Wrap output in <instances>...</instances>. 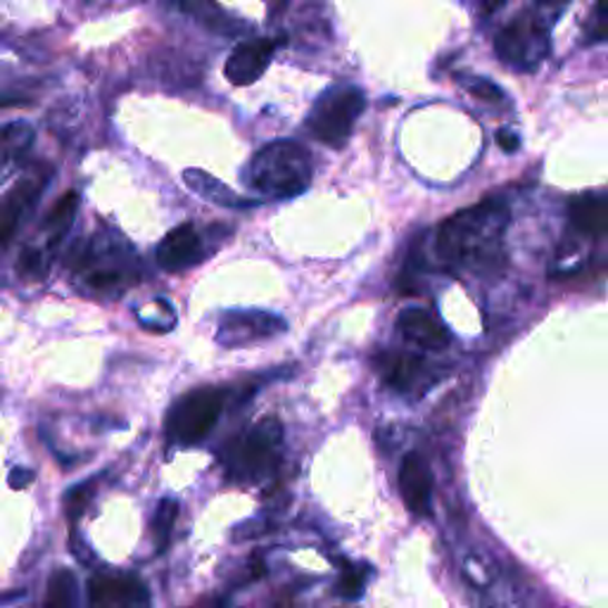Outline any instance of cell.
<instances>
[{
  "mask_svg": "<svg viewBox=\"0 0 608 608\" xmlns=\"http://www.w3.org/2000/svg\"><path fill=\"white\" fill-rule=\"evenodd\" d=\"M96 490H98V478L84 480V482H79V486H75V488H71L65 494V511H67L69 521H77V518L86 511V507L91 504V499H94Z\"/></svg>",
  "mask_w": 608,
  "mask_h": 608,
  "instance_id": "obj_21",
  "label": "cell"
},
{
  "mask_svg": "<svg viewBox=\"0 0 608 608\" xmlns=\"http://www.w3.org/2000/svg\"><path fill=\"white\" fill-rule=\"evenodd\" d=\"M568 219L578 234L587 238H601L608 234V195L585 193L570 200Z\"/></svg>",
  "mask_w": 608,
  "mask_h": 608,
  "instance_id": "obj_16",
  "label": "cell"
},
{
  "mask_svg": "<svg viewBox=\"0 0 608 608\" xmlns=\"http://www.w3.org/2000/svg\"><path fill=\"white\" fill-rule=\"evenodd\" d=\"M509 0H480V10L482 14H494L497 10H502Z\"/></svg>",
  "mask_w": 608,
  "mask_h": 608,
  "instance_id": "obj_27",
  "label": "cell"
},
{
  "mask_svg": "<svg viewBox=\"0 0 608 608\" xmlns=\"http://www.w3.org/2000/svg\"><path fill=\"white\" fill-rule=\"evenodd\" d=\"M511 212L502 198H488L461 209L438 228V257L454 269H488L502 257Z\"/></svg>",
  "mask_w": 608,
  "mask_h": 608,
  "instance_id": "obj_1",
  "label": "cell"
},
{
  "mask_svg": "<svg viewBox=\"0 0 608 608\" xmlns=\"http://www.w3.org/2000/svg\"><path fill=\"white\" fill-rule=\"evenodd\" d=\"M283 444V423L276 416H266L257 425L249 428L224 457L226 473L243 482H253L272 473Z\"/></svg>",
  "mask_w": 608,
  "mask_h": 608,
  "instance_id": "obj_5",
  "label": "cell"
},
{
  "mask_svg": "<svg viewBox=\"0 0 608 608\" xmlns=\"http://www.w3.org/2000/svg\"><path fill=\"white\" fill-rule=\"evenodd\" d=\"M88 601L94 606H143L150 604V595L136 578L98 576L88 582Z\"/></svg>",
  "mask_w": 608,
  "mask_h": 608,
  "instance_id": "obj_15",
  "label": "cell"
},
{
  "mask_svg": "<svg viewBox=\"0 0 608 608\" xmlns=\"http://www.w3.org/2000/svg\"><path fill=\"white\" fill-rule=\"evenodd\" d=\"M226 400L228 392L222 388H198L178 398L167 416V438L182 447L203 442L219 423Z\"/></svg>",
  "mask_w": 608,
  "mask_h": 608,
  "instance_id": "obj_7",
  "label": "cell"
},
{
  "mask_svg": "<svg viewBox=\"0 0 608 608\" xmlns=\"http://www.w3.org/2000/svg\"><path fill=\"white\" fill-rule=\"evenodd\" d=\"M281 43L283 41H276V39H259V41L238 46L226 60V67H224L226 79L234 86L255 84L264 75L266 67H269L274 52Z\"/></svg>",
  "mask_w": 608,
  "mask_h": 608,
  "instance_id": "obj_11",
  "label": "cell"
},
{
  "mask_svg": "<svg viewBox=\"0 0 608 608\" xmlns=\"http://www.w3.org/2000/svg\"><path fill=\"white\" fill-rule=\"evenodd\" d=\"M79 601V585L77 578L65 568H58L48 580V606H75Z\"/></svg>",
  "mask_w": 608,
  "mask_h": 608,
  "instance_id": "obj_20",
  "label": "cell"
},
{
  "mask_svg": "<svg viewBox=\"0 0 608 608\" xmlns=\"http://www.w3.org/2000/svg\"><path fill=\"white\" fill-rule=\"evenodd\" d=\"M48 178L50 169L41 167L39 171L24 176L20 184H14L12 190L0 198V255H3V249L17 234V228H20L22 222L29 217L33 205L39 203Z\"/></svg>",
  "mask_w": 608,
  "mask_h": 608,
  "instance_id": "obj_8",
  "label": "cell"
},
{
  "mask_svg": "<svg viewBox=\"0 0 608 608\" xmlns=\"http://www.w3.org/2000/svg\"><path fill=\"white\" fill-rule=\"evenodd\" d=\"M383 381L395 392H416L423 381L431 379V371L423 356L406 354V352H385L375 360Z\"/></svg>",
  "mask_w": 608,
  "mask_h": 608,
  "instance_id": "obj_13",
  "label": "cell"
},
{
  "mask_svg": "<svg viewBox=\"0 0 608 608\" xmlns=\"http://www.w3.org/2000/svg\"><path fill=\"white\" fill-rule=\"evenodd\" d=\"M366 107V96L356 86H333L321 96L307 117L310 134L328 148H343L354 124Z\"/></svg>",
  "mask_w": 608,
  "mask_h": 608,
  "instance_id": "obj_6",
  "label": "cell"
},
{
  "mask_svg": "<svg viewBox=\"0 0 608 608\" xmlns=\"http://www.w3.org/2000/svg\"><path fill=\"white\" fill-rule=\"evenodd\" d=\"M176 516H178V504L174 502V499H163V502H159V507H157V516H155V523H153V532H155L159 549L167 547L171 528L176 523Z\"/></svg>",
  "mask_w": 608,
  "mask_h": 608,
  "instance_id": "obj_23",
  "label": "cell"
},
{
  "mask_svg": "<svg viewBox=\"0 0 608 608\" xmlns=\"http://www.w3.org/2000/svg\"><path fill=\"white\" fill-rule=\"evenodd\" d=\"M205 241L193 224H182L171 228L157 245V262L167 272H182L205 259Z\"/></svg>",
  "mask_w": 608,
  "mask_h": 608,
  "instance_id": "obj_10",
  "label": "cell"
},
{
  "mask_svg": "<svg viewBox=\"0 0 608 608\" xmlns=\"http://www.w3.org/2000/svg\"><path fill=\"white\" fill-rule=\"evenodd\" d=\"M79 200H81L79 193L69 190V193L62 195V198L56 203V207H52L50 214L46 217V222H43L46 245L41 249L48 255V259L60 247V243L67 236V231H69L71 222H75V214L79 209Z\"/></svg>",
  "mask_w": 608,
  "mask_h": 608,
  "instance_id": "obj_18",
  "label": "cell"
},
{
  "mask_svg": "<svg viewBox=\"0 0 608 608\" xmlns=\"http://www.w3.org/2000/svg\"><path fill=\"white\" fill-rule=\"evenodd\" d=\"M400 492L406 509L414 516L431 513L433 502V473L425 459L411 452L402 459L400 467Z\"/></svg>",
  "mask_w": 608,
  "mask_h": 608,
  "instance_id": "obj_12",
  "label": "cell"
},
{
  "mask_svg": "<svg viewBox=\"0 0 608 608\" xmlns=\"http://www.w3.org/2000/svg\"><path fill=\"white\" fill-rule=\"evenodd\" d=\"M31 138L33 131L27 124H12V127L0 129V182H3L8 169H12L24 157L31 146Z\"/></svg>",
  "mask_w": 608,
  "mask_h": 608,
  "instance_id": "obj_19",
  "label": "cell"
},
{
  "mask_svg": "<svg viewBox=\"0 0 608 608\" xmlns=\"http://www.w3.org/2000/svg\"><path fill=\"white\" fill-rule=\"evenodd\" d=\"M585 43H604L608 41V0H597L595 10L589 12L585 31H582Z\"/></svg>",
  "mask_w": 608,
  "mask_h": 608,
  "instance_id": "obj_22",
  "label": "cell"
},
{
  "mask_svg": "<svg viewBox=\"0 0 608 608\" xmlns=\"http://www.w3.org/2000/svg\"><path fill=\"white\" fill-rule=\"evenodd\" d=\"M77 274L86 291L115 297L131 288L138 269L129 245L102 231L86 245L77 262Z\"/></svg>",
  "mask_w": 608,
  "mask_h": 608,
  "instance_id": "obj_4",
  "label": "cell"
},
{
  "mask_svg": "<svg viewBox=\"0 0 608 608\" xmlns=\"http://www.w3.org/2000/svg\"><path fill=\"white\" fill-rule=\"evenodd\" d=\"M364 585H366V570L345 563L343 573H340V580H337V595L345 599H360L364 595Z\"/></svg>",
  "mask_w": 608,
  "mask_h": 608,
  "instance_id": "obj_24",
  "label": "cell"
},
{
  "mask_svg": "<svg viewBox=\"0 0 608 608\" xmlns=\"http://www.w3.org/2000/svg\"><path fill=\"white\" fill-rule=\"evenodd\" d=\"M570 0H538L494 36V52L516 71H535L551 50V29Z\"/></svg>",
  "mask_w": 608,
  "mask_h": 608,
  "instance_id": "obj_2",
  "label": "cell"
},
{
  "mask_svg": "<svg viewBox=\"0 0 608 608\" xmlns=\"http://www.w3.org/2000/svg\"><path fill=\"white\" fill-rule=\"evenodd\" d=\"M285 331V321L266 312H226L219 321L217 340L224 347H245Z\"/></svg>",
  "mask_w": 608,
  "mask_h": 608,
  "instance_id": "obj_9",
  "label": "cell"
},
{
  "mask_svg": "<svg viewBox=\"0 0 608 608\" xmlns=\"http://www.w3.org/2000/svg\"><path fill=\"white\" fill-rule=\"evenodd\" d=\"M499 146H502L507 153H513L518 148V136L511 131H499Z\"/></svg>",
  "mask_w": 608,
  "mask_h": 608,
  "instance_id": "obj_26",
  "label": "cell"
},
{
  "mask_svg": "<svg viewBox=\"0 0 608 608\" xmlns=\"http://www.w3.org/2000/svg\"><path fill=\"white\" fill-rule=\"evenodd\" d=\"M312 176V155L295 140H274L249 163V186L278 200L302 195L310 188Z\"/></svg>",
  "mask_w": 608,
  "mask_h": 608,
  "instance_id": "obj_3",
  "label": "cell"
},
{
  "mask_svg": "<svg viewBox=\"0 0 608 608\" xmlns=\"http://www.w3.org/2000/svg\"><path fill=\"white\" fill-rule=\"evenodd\" d=\"M184 182H186V186H188L195 195H200V198H205V200L212 203V205L234 207V209L253 207V205H255V200L241 198V195H236V193L231 190L226 184H222L219 178H214L212 174H207V171H203V169H188V171L184 174Z\"/></svg>",
  "mask_w": 608,
  "mask_h": 608,
  "instance_id": "obj_17",
  "label": "cell"
},
{
  "mask_svg": "<svg viewBox=\"0 0 608 608\" xmlns=\"http://www.w3.org/2000/svg\"><path fill=\"white\" fill-rule=\"evenodd\" d=\"M463 86H467V91L480 100L486 102H502L504 100V94L502 88H499L497 84L488 81V79H480V77H469L463 79Z\"/></svg>",
  "mask_w": 608,
  "mask_h": 608,
  "instance_id": "obj_25",
  "label": "cell"
},
{
  "mask_svg": "<svg viewBox=\"0 0 608 608\" xmlns=\"http://www.w3.org/2000/svg\"><path fill=\"white\" fill-rule=\"evenodd\" d=\"M398 331L406 343L419 345L423 350H444L452 340L442 321L421 307H406L398 316Z\"/></svg>",
  "mask_w": 608,
  "mask_h": 608,
  "instance_id": "obj_14",
  "label": "cell"
}]
</instances>
